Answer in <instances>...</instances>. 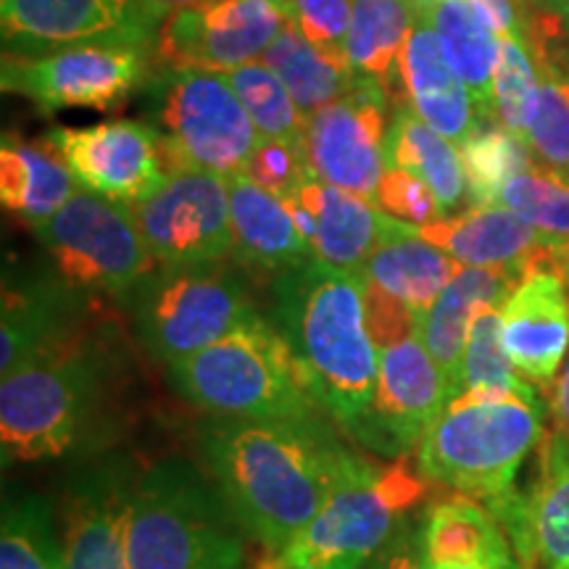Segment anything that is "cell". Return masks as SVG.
Returning <instances> with one entry per match:
<instances>
[{"label": "cell", "instance_id": "4dcf8cb0", "mask_svg": "<svg viewBox=\"0 0 569 569\" xmlns=\"http://www.w3.org/2000/svg\"><path fill=\"white\" fill-rule=\"evenodd\" d=\"M127 515L130 496L117 486H101L77 498L63 536L67 569H130Z\"/></svg>", "mask_w": 569, "mask_h": 569}, {"label": "cell", "instance_id": "8fae6325", "mask_svg": "<svg viewBox=\"0 0 569 569\" xmlns=\"http://www.w3.org/2000/svg\"><path fill=\"white\" fill-rule=\"evenodd\" d=\"M151 51L132 46H77L42 59L3 56V90L21 92L48 113L113 111L151 82Z\"/></svg>", "mask_w": 569, "mask_h": 569}, {"label": "cell", "instance_id": "60d3db41", "mask_svg": "<svg viewBox=\"0 0 569 569\" xmlns=\"http://www.w3.org/2000/svg\"><path fill=\"white\" fill-rule=\"evenodd\" d=\"M351 17L353 0H293L288 19L311 46L330 59L348 63L346 40Z\"/></svg>", "mask_w": 569, "mask_h": 569}, {"label": "cell", "instance_id": "1f68e13d", "mask_svg": "<svg viewBox=\"0 0 569 569\" xmlns=\"http://www.w3.org/2000/svg\"><path fill=\"white\" fill-rule=\"evenodd\" d=\"M422 546L432 567L475 565L509 557V543L493 511L472 496H451L432 503L422 528Z\"/></svg>", "mask_w": 569, "mask_h": 569}, {"label": "cell", "instance_id": "681fc988", "mask_svg": "<svg viewBox=\"0 0 569 569\" xmlns=\"http://www.w3.org/2000/svg\"><path fill=\"white\" fill-rule=\"evenodd\" d=\"M432 569H525V567L517 565L515 557L509 553V557L475 561V565H443V567H432Z\"/></svg>", "mask_w": 569, "mask_h": 569}, {"label": "cell", "instance_id": "277c9868", "mask_svg": "<svg viewBox=\"0 0 569 569\" xmlns=\"http://www.w3.org/2000/svg\"><path fill=\"white\" fill-rule=\"evenodd\" d=\"M169 375L193 407L224 419L301 422L322 409L293 348L259 315L169 367Z\"/></svg>", "mask_w": 569, "mask_h": 569}, {"label": "cell", "instance_id": "484cf974", "mask_svg": "<svg viewBox=\"0 0 569 569\" xmlns=\"http://www.w3.org/2000/svg\"><path fill=\"white\" fill-rule=\"evenodd\" d=\"M77 182L59 151L42 140L3 132L0 142V201L24 224L38 230L77 193Z\"/></svg>", "mask_w": 569, "mask_h": 569}, {"label": "cell", "instance_id": "3957f363", "mask_svg": "<svg viewBox=\"0 0 569 569\" xmlns=\"http://www.w3.org/2000/svg\"><path fill=\"white\" fill-rule=\"evenodd\" d=\"M543 440L536 388H469L448 403L417 446V472L465 496L496 503L515 493V478Z\"/></svg>", "mask_w": 569, "mask_h": 569}, {"label": "cell", "instance_id": "9a60e30c", "mask_svg": "<svg viewBox=\"0 0 569 569\" xmlns=\"http://www.w3.org/2000/svg\"><path fill=\"white\" fill-rule=\"evenodd\" d=\"M132 211L159 267L219 264L234 251L227 177L172 174Z\"/></svg>", "mask_w": 569, "mask_h": 569}, {"label": "cell", "instance_id": "7dc6e473", "mask_svg": "<svg viewBox=\"0 0 569 569\" xmlns=\"http://www.w3.org/2000/svg\"><path fill=\"white\" fill-rule=\"evenodd\" d=\"M551 417H553V427H557V436H561L569 443V353L561 365V375L553 382V393H551Z\"/></svg>", "mask_w": 569, "mask_h": 569}, {"label": "cell", "instance_id": "816d5d0a", "mask_svg": "<svg viewBox=\"0 0 569 569\" xmlns=\"http://www.w3.org/2000/svg\"><path fill=\"white\" fill-rule=\"evenodd\" d=\"M559 274L565 277L567 290H569V240L565 246H561V251H559Z\"/></svg>", "mask_w": 569, "mask_h": 569}, {"label": "cell", "instance_id": "8992f818", "mask_svg": "<svg viewBox=\"0 0 569 569\" xmlns=\"http://www.w3.org/2000/svg\"><path fill=\"white\" fill-rule=\"evenodd\" d=\"M425 482L407 465L380 467L343 451L322 509L267 561L269 569H359L425 496Z\"/></svg>", "mask_w": 569, "mask_h": 569}, {"label": "cell", "instance_id": "ba28073f", "mask_svg": "<svg viewBox=\"0 0 569 569\" xmlns=\"http://www.w3.org/2000/svg\"><path fill=\"white\" fill-rule=\"evenodd\" d=\"M96 388L92 356L63 336L0 382L3 461L56 459L74 446Z\"/></svg>", "mask_w": 569, "mask_h": 569}, {"label": "cell", "instance_id": "603a6c76", "mask_svg": "<svg viewBox=\"0 0 569 569\" xmlns=\"http://www.w3.org/2000/svg\"><path fill=\"white\" fill-rule=\"evenodd\" d=\"M525 280L517 269H490V267H465L448 282V288L438 296V301L427 309L419 322V332L443 375L448 393L461 396V375H465V351L472 319L480 306H503L509 296Z\"/></svg>", "mask_w": 569, "mask_h": 569}, {"label": "cell", "instance_id": "7402d4cb", "mask_svg": "<svg viewBox=\"0 0 569 569\" xmlns=\"http://www.w3.org/2000/svg\"><path fill=\"white\" fill-rule=\"evenodd\" d=\"M398 71L403 90L401 103H409L425 124L461 146L480 122V111L459 71L448 61L436 27L425 17L417 19L403 46Z\"/></svg>", "mask_w": 569, "mask_h": 569}, {"label": "cell", "instance_id": "f5cc1de1", "mask_svg": "<svg viewBox=\"0 0 569 569\" xmlns=\"http://www.w3.org/2000/svg\"><path fill=\"white\" fill-rule=\"evenodd\" d=\"M264 3H272L274 9H280L284 17H290V3H293V0H264Z\"/></svg>", "mask_w": 569, "mask_h": 569}, {"label": "cell", "instance_id": "e575fe53", "mask_svg": "<svg viewBox=\"0 0 569 569\" xmlns=\"http://www.w3.org/2000/svg\"><path fill=\"white\" fill-rule=\"evenodd\" d=\"M224 77L232 84V90L238 92L240 103L246 106L248 117H251L256 132L261 138L303 142L306 117L298 111L280 77L264 61L243 63V67L224 71Z\"/></svg>", "mask_w": 569, "mask_h": 569}, {"label": "cell", "instance_id": "74e56055", "mask_svg": "<svg viewBox=\"0 0 569 569\" xmlns=\"http://www.w3.org/2000/svg\"><path fill=\"white\" fill-rule=\"evenodd\" d=\"M498 206L551 238L569 240V180L551 169H528L511 177L498 193Z\"/></svg>", "mask_w": 569, "mask_h": 569}, {"label": "cell", "instance_id": "f1b7e54d", "mask_svg": "<svg viewBox=\"0 0 569 569\" xmlns=\"http://www.w3.org/2000/svg\"><path fill=\"white\" fill-rule=\"evenodd\" d=\"M388 167H401L425 180L443 217H453L467 193L461 153L451 140L425 124L409 103L393 106L388 130Z\"/></svg>", "mask_w": 569, "mask_h": 569}, {"label": "cell", "instance_id": "b9f144b4", "mask_svg": "<svg viewBox=\"0 0 569 569\" xmlns=\"http://www.w3.org/2000/svg\"><path fill=\"white\" fill-rule=\"evenodd\" d=\"M243 174L272 196L288 198L311 174V167L303 142L261 138Z\"/></svg>", "mask_w": 569, "mask_h": 569}, {"label": "cell", "instance_id": "db71d44e", "mask_svg": "<svg viewBox=\"0 0 569 569\" xmlns=\"http://www.w3.org/2000/svg\"><path fill=\"white\" fill-rule=\"evenodd\" d=\"M411 3H415V9H417V13H419V11L430 9V6L438 3V0H411Z\"/></svg>", "mask_w": 569, "mask_h": 569}, {"label": "cell", "instance_id": "ffe728a7", "mask_svg": "<svg viewBox=\"0 0 569 569\" xmlns=\"http://www.w3.org/2000/svg\"><path fill=\"white\" fill-rule=\"evenodd\" d=\"M503 348L515 367L538 386H551L569 351V290L553 269L519 282L501 309Z\"/></svg>", "mask_w": 569, "mask_h": 569}, {"label": "cell", "instance_id": "5b68a950", "mask_svg": "<svg viewBox=\"0 0 569 569\" xmlns=\"http://www.w3.org/2000/svg\"><path fill=\"white\" fill-rule=\"evenodd\" d=\"M246 536L222 490L184 465L151 469L130 493V569H240Z\"/></svg>", "mask_w": 569, "mask_h": 569}, {"label": "cell", "instance_id": "6da1fadb", "mask_svg": "<svg viewBox=\"0 0 569 569\" xmlns=\"http://www.w3.org/2000/svg\"><path fill=\"white\" fill-rule=\"evenodd\" d=\"M203 448L227 503L274 557L322 509L346 451L315 419H227L211 427Z\"/></svg>", "mask_w": 569, "mask_h": 569}, {"label": "cell", "instance_id": "f6af8a7d", "mask_svg": "<svg viewBox=\"0 0 569 569\" xmlns=\"http://www.w3.org/2000/svg\"><path fill=\"white\" fill-rule=\"evenodd\" d=\"M375 569H432L422 546V530L398 532L393 546H388V551L382 553Z\"/></svg>", "mask_w": 569, "mask_h": 569}, {"label": "cell", "instance_id": "f907efd6", "mask_svg": "<svg viewBox=\"0 0 569 569\" xmlns=\"http://www.w3.org/2000/svg\"><path fill=\"white\" fill-rule=\"evenodd\" d=\"M532 3L543 11L559 13V17H565V13L569 11V0H532Z\"/></svg>", "mask_w": 569, "mask_h": 569}, {"label": "cell", "instance_id": "6f0895ef", "mask_svg": "<svg viewBox=\"0 0 569 569\" xmlns=\"http://www.w3.org/2000/svg\"><path fill=\"white\" fill-rule=\"evenodd\" d=\"M567 180H569V177H567Z\"/></svg>", "mask_w": 569, "mask_h": 569}, {"label": "cell", "instance_id": "7c38bea8", "mask_svg": "<svg viewBox=\"0 0 569 569\" xmlns=\"http://www.w3.org/2000/svg\"><path fill=\"white\" fill-rule=\"evenodd\" d=\"M390 98L380 82L356 77L351 90L306 119V159L332 188L375 203L388 169Z\"/></svg>", "mask_w": 569, "mask_h": 569}, {"label": "cell", "instance_id": "83f0119b", "mask_svg": "<svg viewBox=\"0 0 569 569\" xmlns=\"http://www.w3.org/2000/svg\"><path fill=\"white\" fill-rule=\"evenodd\" d=\"M71 296L59 277L56 282L6 284L3 288V325H0V372L11 375L34 353L67 336L71 315Z\"/></svg>", "mask_w": 569, "mask_h": 569}, {"label": "cell", "instance_id": "ac0fdd59", "mask_svg": "<svg viewBox=\"0 0 569 569\" xmlns=\"http://www.w3.org/2000/svg\"><path fill=\"white\" fill-rule=\"evenodd\" d=\"M417 232L461 267L517 269L525 277L543 269L559 272V251L567 243L536 230L503 206H469L453 217L417 227Z\"/></svg>", "mask_w": 569, "mask_h": 569}, {"label": "cell", "instance_id": "bcb514c9", "mask_svg": "<svg viewBox=\"0 0 569 569\" xmlns=\"http://www.w3.org/2000/svg\"><path fill=\"white\" fill-rule=\"evenodd\" d=\"M498 38H525V19L515 0H469Z\"/></svg>", "mask_w": 569, "mask_h": 569}, {"label": "cell", "instance_id": "2e32d148", "mask_svg": "<svg viewBox=\"0 0 569 569\" xmlns=\"http://www.w3.org/2000/svg\"><path fill=\"white\" fill-rule=\"evenodd\" d=\"M46 140L90 193L138 206L167 184L161 134L153 124L111 119L96 127H53Z\"/></svg>", "mask_w": 569, "mask_h": 569}, {"label": "cell", "instance_id": "cb8c5ba5", "mask_svg": "<svg viewBox=\"0 0 569 569\" xmlns=\"http://www.w3.org/2000/svg\"><path fill=\"white\" fill-rule=\"evenodd\" d=\"M461 269L465 267L457 259L425 240L415 224L386 213L380 238L361 274L425 317Z\"/></svg>", "mask_w": 569, "mask_h": 569}, {"label": "cell", "instance_id": "7bdbcfd3", "mask_svg": "<svg viewBox=\"0 0 569 569\" xmlns=\"http://www.w3.org/2000/svg\"><path fill=\"white\" fill-rule=\"evenodd\" d=\"M375 206L386 211L388 217H396L401 219V222L417 227L443 219L436 196L427 188V182L401 167L386 169L380 188H377Z\"/></svg>", "mask_w": 569, "mask_h": 569}, {"label": "cell", "instance_id": "ee69618b", "mask_svg": "<svg viewBox=\"0 0 569 569\" xmlns=\"http://www.w3.org/2000/svg\"><path fill=\"white\" fill-rule=\"evenodd\" d=\"M365 301H367V322L372 332L377 351L386 346H393L398 340L409 338L411 332L419 330L422 317L403 303L401 298L386 293L369 280H365Z\"/></svg>", "mask_w": 569, "mask_h": 569}, {"label": "cell", "instance_id": "8d00e7d4", "mask_svg": "<svg viewBox=\"0 0 569 569\" xmlns=\"http://www.w3.org/2000/svg\"><path fill=\"white\" fill-rule=\"evenodd\" d=\"M538 98L532 106L525 142L543 169L569 177V71L540 69Z\"/></svg>", "mask_w": 569, "mask_h": 569}, {"label": "cell", "instance_id": "836d02e7", "mask_svg": "<svg viewBox=\"0 0 569 569\" xmlns=\"http://www.w3.org/2000/svg\"><path fill=\"white\" fill-rule=\"evenodd\" d=\"M530 146L509 132L496 119H480L469 138L461 142L467 196L472 206H498V193L511 177L532 169Z\"/></svg>", "mask_w": 569, "mask_h": 569}, {"label": "cell", "instance_id": "7a4b0ae2", "mask_svg": "<svg viewBox=\"0 0 569 569\" xmlns=\"http://www.w3.org/2000/svg\"><path fill=\"white\" fill-rule=\"evenodd\" d=\"M274 327L309 375L319 407L356 438L372 409L380 351L367 322L365 274L306 259L277 274Z\"/></svg>", "mask_w": 569, "mask_h": 569}, {"label": "cell", "instance_id": "4316f807", "mask_svg": "<svg viewBox=\"0 0 569 569\" xmlns=\"http://www.w3.org/2000/svg\"><path fill=\"white\" fill-rule=\"evenodd\" d=\"M417 19L411 0H353L346 40L348 63L356 74L380 82L393 106L403 101L398 59Z\"/></svg>", "mask_w": 569, "mask_h": 569}, {"label": "cell", "instance_id": "f546056e", "mask_svg": "<svg viewBox=\"0 0 569 569\" xmlns=\"http://www.w3.org/2000/svg\"><path fill=\"white\" fill-rule=\"evenodd\" d=\"M419 17L436 27L448 61L478 103L480 119H493V74L501 38L490 30L469 0H438L430 9L419 11Z\"/></svg>", "mask_w": 569, "mask_h": 569}, {"label": "cell", "instance_id": "e0dca14e", "mask_svg": "<svg viewBox=\"0 0 569 569\" xmlns=\"http://www.w3.org/2000/svg\"><path fill=\"white\" fill-rule=\"evenodd\" d=\"M451 393L422 332L380 348V375L367 422L356 440L380 453L401 457L422 443L430 425L443 415Z\"/></svg>", "mask_w": 569, "mask_h": 569}, {"label": "cell", "instance_id": "9c48e42d", "mask_svg": "<svg viewBox=\"0 0 569 569\" xmlns=\"http://www.w3.org/2000/svg\"><path fill=\"white\" fill-rule=\"evenodd\" d=\"M130 301L142 343L167 367L213 346L256 315L246 280L222 261L156 267Z\"/></svg>", "mask_w": 569, "mask_h": 569}, {"label": "cell", "instance_id": "30bf717a", "mask_svg": "<svg viewBox=\"0 0 569 569\" xmlns=\"http://www.w3.org/2000/svg\"><path fill=\"white\" fill-rule=\"evenodd\" d=\"M34 232L51 256L56 277L74 293L130 296L159 267L132 206L90 190H77Z\"/></svg>", "mask_w": 569, "mask_h": 569}, {"label": "cell", "instance_id": "d6a6232c", "mask_svg": "<svg viewBox=\"0 0 569 569\" xmlns=\"http://www.w3.org/2000/svg\"><path fill=\"white\" fill-rule=\"evenodd\" d=\"M261 61L280 77L284 90L290 92V98H293L298 111L306 119L332 101H338L340 96H346L356 77H359L351 63L330 59V56L311 46L296 30L293 21L282 27L272 46L261 56Z\"/></svg>", "mask_w": 569, "mask_h": 569}, {"label": "cell", "instance_id": "11a10c76", "mask_svg": "<svg viewBox=\"0 0 569 569\" xmlns=\"http://www.w3.org/2000/svg\"><path fill=\"white\" fill-rule=\"evenodd\" d=\"M565 27H567V38H569V11L565 13Z\"/></svg>", "mask_w": 569, "mask_h": 569}, {"label": "cell", "instance_id": "f35d334b", "mask_svg": "<svg viewBox=\"0 0 569 569\" xmlns=\"http://www.w3.org/2000/svg\"><path fill=\"white\" fill-rule=\"evenodd\" d=\"M501 309L503 306H480L472 319L465 351V375H461V393L469 388H509L532 390L522 372L509 359L501 336Z\"/></svg>", "mask_w": 569, "mask_h": 569}, {"label": "cell", "instance_id": "44dd1931", "mask_svg": "<svg viewBox=\"0 0 569 569\" xmlns=\"http://www.w3.org/2000/svg\"><path fill=\"white\" fill-rule=\"evenodd\" d=\"M311 253L327 264L361 272L372 256L386 211L367 198L332 188L311 172L288 198H282Z\"/></svg>", "mask_w": 569, "mask_h": 569}, {"label": "cell", "instance_id": "d590c367", "mask_svg": "<svg viewBox=\"0 0 569 569\" xmlns=\"http://www.w3.org/2000/svg\"><path fill=\"white\" fill-rule=\"evenodd\" d=\"M0 569H67L63 546L53 536L51 517L34 498L11 503L3 511Z\"/></svg>", "mask_w": 569, "mask_h": 569}, {"label": "cell", "instance_id": "d4e9b609", "mask_svg": "<svg viewBox=\"0 0 569 569\" xmlns=\"http://www.w3.org/2000/svg\"><path fill=\"white\" fill-rule=\"evenodd\" d=\"M234 256L259 272L282 274L311 259V246L282 198L259 188L251 177H227Z\"/></svg>", "mask_w": 569, "mask_h": 569}, {"label": "cell", "instance_id": "ab89813d", "mask_svg": "<svg viewBox=\"0 0 569 569\" xmlns=\"http://www.w3.org/2000/svg\"><path fill=\"white\" fill-rule=\"evenodd\" d=\"M525 38H501L493 74V119L525 138L538 98V71Z\"/></svg>", "mask_w": 569, "mask_h": 569}, {"label": "cell", "instance_id": "5bb4252c", "mask_svg": "<svg viewBox=\"0 0 569 569\" xmlns=\"http://www.w3.org/2000/svg\"><path fill=\"white\" fill-rule=\"evenodd\" d=\"M3 56L42 59L77 46L151 51L159 24L140 0H0Z\"/></svg>", "mask_w": 569, "mask_h": 569}, {"label": "cell", "instance_id": "52a82bcc", "mask_svg": "<svg viewBox=\"0 0 569 569\" xmlns=\"http://www.w3.org/2000/svg\"><path fill=\"white\" fill-rule=\"evenodd\" d=\"M169 174H243L261 134L217 71H159L148 98Z\"/></svg>", "mask_w": 569, "mask_h": 569}, {"label": "cell", "instance_id": "9f6ffc18", "mask_svg": "<svg viewBox=\"0 0 569 569\" xmlns=\"http://www.w3.org/2000/svg\"><path fill=\"white\" fill-rule=\"evenodd\" d=\"M261 569H269V565H267V567H261Z\"/></svg>", "mask_w": 569, "mask_h": 569}, {"label": "cell", "instance_id": "d6986e66", "mask_svg": "<svg viewBox=\"0 0 569 569\" xmlns=\"http://www.w3.org/2000/svg\"><path fill=\"white\" fill-rule=\"evenodd\" d=\"M525 569H569V443L553 432L540 453V480L528 496L488 503Z\"/></svg>", "mask_w": 569, "mask_h": 569}, {"label": "cell", "instance_id": "c3c4849f", "mask_svg": "<svg viewBox=\"0 0 569 569\" xmlns=\"http://www.w3.org/2000/svg\"><path fill=\"white\" fill-rule=\"evenodd\" d=\"M146 6L148 17H151L156 24H161L169 13L177 9H184V6H196V3H206V0H140Z\"/></svg>", "mask_w": 569, "mask_h": 569}, {"label": "cell", "instance_id": "4fadbf2b", "mask_svg": "<svg viewBox=\"0 0 569 569\" xmlns=\"http://www.w3.org/2000/svg\"><path fill=\"white\" fill-rule=\"evenodd\" d=\"M264 0H206L169 13L156 32L151 59L159 71H224L264 56L288 24Z\"/></svg>", "mask_w": 569, "mask_h": 569}]
</instances>
